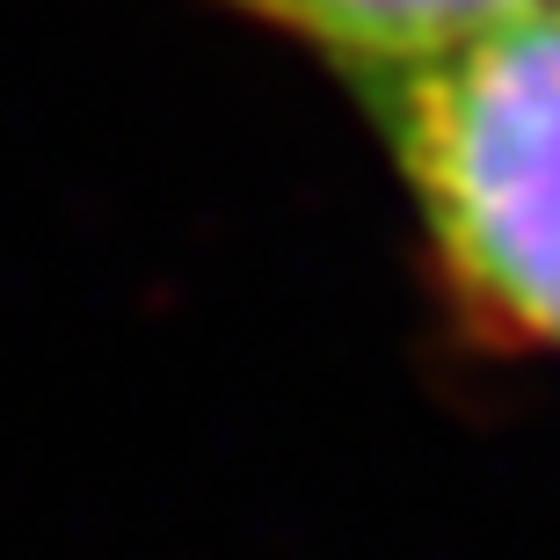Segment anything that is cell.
<instances>
[{"label":"cell","mask_w":560,"mask_h":560,"mask_svg":"<svg viewBox=\"0 0 560 560\" xmlns=\"http://www.w3.org/2000/svg\"><path fill=\"white\" fill-rule=\"evenodd\" d=\"M350 88L466 328L560 357V8Z\"/></svg>","instance_id":"cell-1"},{"label":"cell","mask_w":560,"mask_h":560,"mask_svg":"<svg viewBox=\"0 0 560 560\" xmlns=\"http://www.w3.org/2000/svg\"><path fill=\"white\" fill-rule=\"evenodd\" d=\"M219 8L320 51L342 81H372L394 66H422L458 44H480L510 22H532L560 0H219Z\"/></svg>","instance_id":"cell-2"}]
</instances>
